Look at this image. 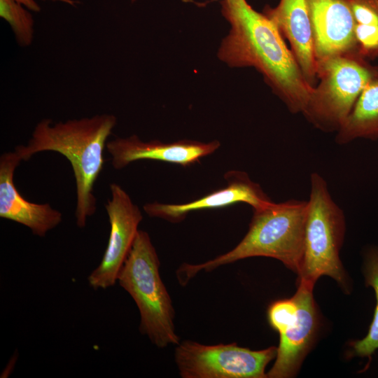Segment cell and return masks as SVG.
<instances>
[{"label": "cell", "instance_id": "7c38bea8", "mask_svg": "<svg viewBox=\"0 0 378 378\" xmlns=\"http://www.w3.org/2000/svg\"><path fill=\"white\" fill-rule=\"evenodd\" d=\"M314 286L299 282L293 295L298 304V317L284 331L279 333V344L275 362L267 373L270 378H288L296 374L310 349L318 327L314 300Z\"/></svg>", "mask_w": 378, "mask_h": 378}, {"label": "cell", "instance_id": "4fadbf2b", "mask_svg": "<svg viewBox=\"0 0 378 378\" xmlns=\"http://www.w3.org/2000/svg\"><path fill=\"white\" fill-rule=\"evenodd\" d=\"M21 161L15 150L0 156V217L22 224L42 237L62 222V215L49 204L31 202L18 192L14 173Z\"/></svg>", "mask_w": 378, "mask_h": 378}, {"label": "cell", "instance_id": "5bb4252c", "mask_svg": "<svg viewBox=\"0 0 378 378\" xmlns=\"http://www.w3.org/2000/svg\"><path fill=\"white\" fill-rule=\"evenodd\" d=\"M263 13L288 41L306 80L314 87L317 64L307 0H280L274 8L267 6Z\"/></svg>", "mask_w": 378, "mask_h": 378}, {"label": "cell", "instance_id": "8fae6325", "mask_svg": "<svg viewBox=\"0 0 378 378\" xmlns=\"http://www.w3.org/2000/svg\"><path fill=\"white\" fill-rule=\"evenodd\" d=\"M220 146L217 140L208 143L180 140L163 143L158 140L143 141L135 134L117 137L106 144L114 169H121L140 160H152L188 167L215 152Z\"/></svg>", "mask_w": 378, "mask_h": 378}, {"label": "cell", "instance_id": "3957f363", "mask_svg": "<svg viewBox=\"0 0 378 378\" xmlns=\"http://www.w3.org/2000/svg\"><path fill=\"white\" fill-rule=\"evenodd\" d=\"M307 206V201L289 200L253 209L247 233L233 249L205 262L183 263L176 272L179 283L186 285L200 272L257 256L277 259L298 274L304 253Z\"/></svg>", "mask_w": 378, "mask_h": 378}, {"label": "cell", "instance_id": "30bf717a", "mask_svg": "<svg viewBox=\"0 0 378 378\" xmlns=\"http://www.w3.org/2000/svg\"><path fill=\"white\" fill-rule=\"evenodd\" d=\"M224 178L227 182L226 187L200 199L176 204L154 202L146 204L144 210L150 217L178 223L195 211L223 208L238 202L246 203L256 209L272 202L260 186L253 182L246 172L229 171Z\"/></svg>", "mask_w": 378, "mask_h": 378}, {"label": "cell", "instance_id": "277c9868", "mask_svg": "<svg viewBox=\"0 0 378 378\" xmlns=\"http://www.w3.org/2000/svg\"><path fill=\"white\" fill-rule=\"evenodd\" d=\"M160 262L149 234L139 230L117 281L135 302L139 330L158 348L179 344L174 309L160 274Z\"/></svg>", "mask_w": 378, "mask_h": 378}, {"label": "cell", "instance_id": "ba28073f", "mask_svg": "<svg viewBox=\"0 0 378 378\" xmlns=\"http://www.w3.org/2000/svg\"><path fill=\"white\" fill-rule=\"evenodd\" d=\"M110 190L111 197L105 205L110 224L108 244L100 263L88 277L90 286L95 290L116 283L143 219L140 209L120 186L113 183Z\"/></svg>", "mask_w": 378, "mask_h": 378}, {"label": "cell", "instance_id": "ac0fdd59", "mask_svg": "<svg viewBox=\"0 0 378 378\" xmlns=\"http://www.w3.org/2000/svg\"><path fill=\"white\" fill-rule=\"evenodd\" d=\"M0 16L10 25L20 47L31 46L34 37V21L29 10L15 0H0Z\"/></svg>", "mask_w": 378, "mask_h": 378}, {"label": "cell", "instance_id": "6da1fadb", "mask_svg": "<svg viewBox=\"0 0 378 378\" xmlns=\"http://www.w3.org/2000/svg\"><path fill=\"white\" fill-rule=\"evenodd\" d=\"M221 13L230 29L219 47V59L231 67L255 68L290 112L303 113L314 87L274 22L246 0H223Z\"/></svg>", "mask_w": 378, "mask_h": 378}, {"label": "cell", "instance_id": "44dd1931", "mask_svg": "<svg viewBox=\"0 0 378 378\" xmlns=\"http://www.w3.org/2000/svg\"><path fill=\"white\" fill-rule=\"evenodd\" d=\"M130 1H131L132 2H134V1H136V0H130Z\"/></svg>", "mask_w": 378, "mask_h": 378}, {"label": "cell", "instance_id": "2e32d148", "mask_svg": "<svg viewBox=\"0 0 378 378\" xmlns=\"http://www.w3.org/2000/svg\"><path fill=\"white\" fill-rule=\"evenodd\" d=\"M358 53L367 60L378 57V0H351Z\"/></svg>", "mask_w": 378, "mask_h": 378}, {"label": "cell", "instance_id": "5b68a950", "mask_svg": "<svg viewBox=\"0 0 378 378\" xmlns=\"http://www.w3.org/2000/svg\"><path fill=\"white\" fill-rule=\"evenodd\" d=\"M307 200L304 253L298 273L299 282L314 286L321 276H328L342 287L346 277L339 253L345 232L343 211L334 202L325 179L314 172Z\"/></svg>", "mask_w": 378, "mask_h": 378}, {"label": "cell", "instance_id": "52a82bcc", "mask_svg": "<svg viewBox=\"0 0 378 378\" xmlns=\"http://www.w3.org/2000/svg\"><path fill=\"white\" fill-rule=\"evenodd\" d=\"M277 347L253 351L236 343L205 345L186 340L177 344L175 362L182 378H265Z\"/></svg>", "mask_w": 378, "mask_h": 378}, {"label": "cell", "instance_id": "ffe728a7", "mask_svg": "<svg viewBox=\"0 0 378 378\" xmlns=\"http://www.w3.org/2000/svg\"><path fill=\"white\" fill-rule=\"evenodd\" d=\"M16 2L24 6L28 10L34 12H39L41 10L40 6L36 2L35 0H15ZM46 1V0H43ZM52 1H59L69 4L70 6H75L78 2L75 0H48Z\"/></svg>", "mask_w": 378, "mask_h": 378}, {"label": "cell", "instance_id": "9c48e42d", "mask_svg": "<svg viewBox=\"0 0 378 378\" xmlns=\"http://www.w3.org/2000/svg\"><path fill=\"white\" fill-rule=\"evenodd\" d=\"M307 3L316 63L335 55L358 53L351 0H307Z\"/></svg>", "mask_w": 378, "mask_h": 378}, {"label": "cell", "instance_id": "7a4b0ae2", "mask_svg": "<svg viewBox=\"0 0 378 378\" xmlns=\"http://www.w3.org/2000/svg\"><path fill=\"white\" fill-rule=\"evenodd\" d=\"M117 124L113 114H97L53 123L42 119L35 126L26 145L15 151L27 161L40 152L54 151L64 156L73 169L76 181V223L80 228L96 211L94 185L103 170L107 139Z\"/></svg>", "mask_w": 378, "mask_h": 378}, {"label": "cell", "instance_id": "7402d4cb", "mask_svg": "<svg viewBox=\"0 0 378 378\" xmlns=\"http://www.w3.org/2000/svg\"><path fill=\"white\" fill-rule=\"evenodd\" d=\"M212 1H218V0H212ZM223 1V0H222Z\"/></svg>", "mask_w": 378, "mask_h": 378}, {"label": "cell", "instance_id": "9a60e30c", "mask_svg": "<svg viewBox=\"0 0 378 378\" xmlns=\"http://www.w3.org/2000/svg\"><path fill=\"white\" fill-rule=\"evenodd\" d=\"M356 139H378V66H374L351 113L337 132L335 141L343 145Z\"/></svg>", "mask_w": 378, "mask_h": 378}, {"label": "cell", "instance_id": "8992f818", "mask_svg": "<svg viewBox=\"0 0 378 378\" xmlns=\"http://www.w3.org/2000/svg\"><path fill=\"white\" fill-rule=\"evenodd\" d=\"M316 64L320 81L314 87L302 113L318 129L337 132L370 79L374 66L358 53L329 57Z\"/></svg>", "mask_w": 378, "mask_h": 378}, {"label": "cell", "instance_id": "e0dca14e", "mask_svg": "<svg viewBox=\"0 0 378 378\" xmlns=\"http://www.w3.org/2000/svg\"><path fill=\"white\" fill-rule=\"evenodd\" d=\"M364 276L366 285L374 290L377 304L368 333L363 339L354 342L352 349L355 355L370 358L378 349V247L370 249L366 255Z\"/></svg>", "mask_w": 378, "mask_h": 378}, {"label": "cell", "instance_id": "d6986e66", "mask_svg": "<svg viewBox=\"0 0 378 378\" xmlns=\"http://www.w3.org/2000/svg\"><path fill=\"white\" fill-rule=\"evenodd\" d=\"M298 311V304L293 296L275 301L267 309L268 322L274 330L280 333L295 321Z\"/></svg>", "mask_w": 378, "mask_h": 378}]
</instances>
